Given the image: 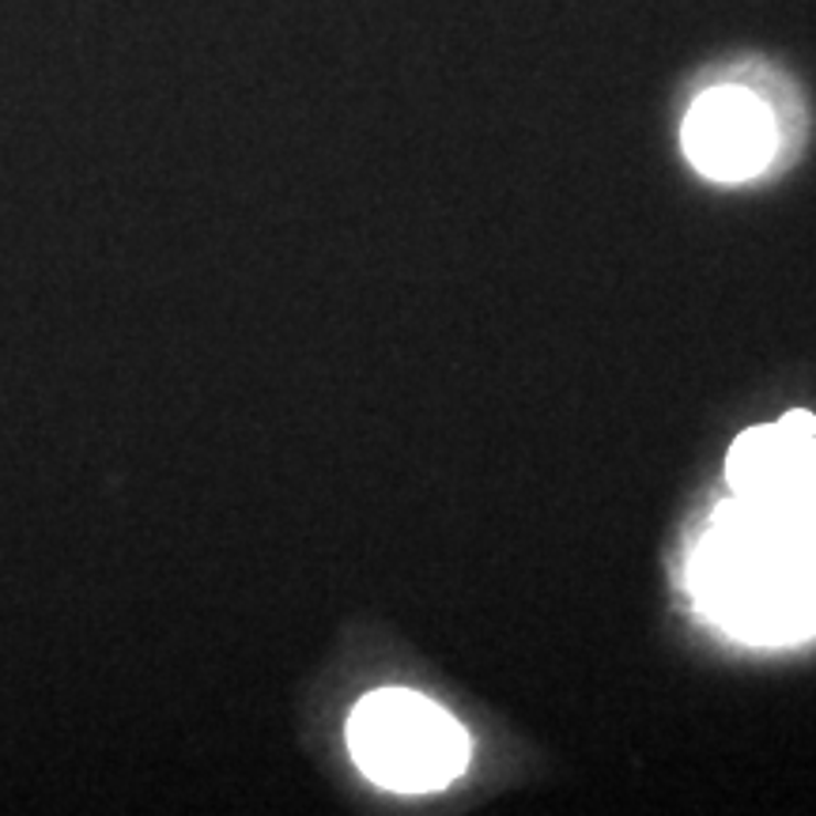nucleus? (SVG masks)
<instances>
[{"instance_id": "3", "label": "nucleus", "mask_w": 816, "mask_h": 816, "mask_svg": "<svg viewBox=\"0 0 816 816\" xmlns=\"http://www.w3.org/2000/svg\"><path fill=\"white\" fill-rule=\"evenodd\" d=\"M680 144L699 174L715 182H741L764 171L775 155V121L744 87H715L688 110Z\"/></svg>"}, {"instance_id": "1", "label": "nucleus", "mask_w": 816, "mask_h": 816, "mask_svg": "<svg viewBox=\"0 0 816 816\" xmlns=\"http://www.w3.org/2000/svg\"><path fill=\"white\" fill-rule=\"evenodd\" d=\"M691 593L741 643L783 646L816 632V495H733L691 560Z\"/></svg>"}, {"instance_id": "2", "label": "nucleus", "mask_w": 816, "mask_h": 816, "mask_svg": "<svg viewBox=\"0 0 816 816\" xmlns=\"http://www.w3.org/2000/svg\"><path fill=\"white\" fill-rule=\"evenodd\" d=\"M348 752L375 786L431 794L469 764V733L428 696L408 688L371 691L348 718Z\"/></svg>"}, {"instance_id": "4", "label": "nucleus", "mask_w": 816, "mask_h": 816, "mask_svg": "<svg viewBox=\"0 0 816 816\" xmlns=\"http://www.w3.org/2000/svg\"><path fill=\"white\" fill-rule=\"evenodd\" d=\"M726 481L733 495H816V416L791 408L741 431L726 454Z\"/></svg>"}]
</instances>
